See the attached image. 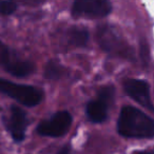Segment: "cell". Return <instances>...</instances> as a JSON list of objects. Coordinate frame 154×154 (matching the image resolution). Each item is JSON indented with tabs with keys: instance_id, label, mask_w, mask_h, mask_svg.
<instances>
[{
	"instance_id": "obj_1",
	"label": "cell",
	"mask_w": 154,
	"mask_h": 154,
	"mask_svg": "<svg viewBox=\"0 0 154 154\" xmlns=\"http://www.w3.org/2000/svg\"><path fill=\"white\" fill-rule=\"evenodd\" d=\"M117 130L120 135L128 138L154 137V119L137 108L126 106L119 113Z\"/></svg>"
},
{
	"instance_id": "obj_2",
	"label": "cell",
	"mask_w": 154,
	"mask_h": 154,
	"mask_svg": "<svg viewBox=\"0 0 154 154\" xmlns=\"http://www.w3.org/2000/svg\"><path fill=\"white\" fill-rule=\"evenodd\" d=\"M0 93L8 95L29 108L39 105L43 99V93L39 89L26 85L15 84L2 78H0Z\"/></svg>"
},
{
	"instance_id": "obj_3",
	"label": "cell",
	"mask_w": 154,
	"mask_h": 154,
	"mask_svg": "<svg viewBox=\"0 0 154 154\" xmlns=\"http://www.w3.org/2000/svg\"><path fill=\"white\" fill-rule=\"evenodd\" d=\"M97 39L103 51L114 56H119L132 60L134 54L122 36L110 26H103L98 29Z\"/></svg>"
},
{
	"instance_id": "obj_4",
	"label": "cell",
	"mask_w": 154,
	"mask_h": 154,
	"mask_svg": "<svg viewBox=\"0 0 154 154\" xmlns=\"http://www.w3.org/2000/svg\"><path fill=\"white\" fill-rule=\"evenodd\" d=\"M112 12L110 0H74L72 15L75 18H103Z\"/></svg>"
},
{
	"instance_id": "obj_5",
	"label": "cell",
	"mask_w": 154,
	"mask_h": 154,
	"mask_svg": "<svg viewBox=\"0 0 154 154\" xmlns=\"http://www.w3.org/2000/svg\"><path fill=\"white\" fill-rule=\"evenodd\" d=\"M114 96V88L111 86L103 87L98 93V97L87 105V115L95 124H100L107 119L109 105Z\"/></svg>"
},
{
	"instance_id": "obj_6",
	"label": "cell",
	"mask_w": 154,
	"mask_h": 154,
	"mask_svg": "<svg viewBox=\"0 0 154 154\" xmlns=\"http://www.w3.org/2000/svg\"><path fill=\"white\" fill-rule=\"evenodd\" d=\"M72 125V115L68 111H59L50 119L43 120L37 127V132L42 136L59 137L69 131Z\"/></svg>"
},
{
	"instance_id": "obj_7",
	"label": "cell",
	"mask_w": 154,
	"mask_h": 154,
	"mask_svg": "<svg viewBox=\"0 0 154 154\" xmlns=\"http://www.w3.org/2000/svg\"><path fill=\"white\" fill-rule=\"evenodd\" d=\"M0 66L16 77H26L34 71V64L26 60L15 59L9 48L0 39Z\"/></svg>"
},
{
	"instance_id": "obj_8",
	"label": "cell",
	"mask_w": 154,
	"mask_h": 154,
	"mask_svg": "<svg viewBox=\"0 0 154 154\" xmlns=\"http://www.w3.org/2000/svg\"><path fill=\"white\" fill-rule=\"evenodd\" d=\"M124 89L126 94L138 105L154 112V106L150 95V87L148 82H146L145 80L130 78L125 82Z\"/></svg>"
},
{
	"instance_id": "obj_9",
	"label": "cell",
	"mask_w": 154,
	"mask_h": 154,
	"mask_svg": "<svg viewBox=\"0 0 154 154\" xmlns=\"http://www.w3.org/2000/svg\"><path fill=\"white\" fill-rule=\"evenodd\" d=\"M26 126H28V120H26V112L17 106H13L11 109V117L8 128L14 140H23L26 136Z\"/></svg>"
},
{
	"instance_id": "obj_10",
	"label": "cell",
	"mask_w": 154,
	"mask_h": 154,
	"mask_svg": "<svg viewBox=\"0 0 154 154\" xmlns=\"http://www.w3.org/2000/svg\"><path fill=\"white\" fill-rule=\"evenodd\" d=\"M89 33L82 28H74L69 33V41L75 47H85L88 43Z\"/></svg>"
},
{
	"instance_id": "obj_11",
	"label": "cell",
	"mask_w": 154,
	"mask_h": 154,
	"mask_svg": "<svg viewBox=\"0 0 154 154\" xmlns=\"http://www.w3.org/2000/svg\"><path fill=\"white\" fill-rule=\"evenodd\" d=\"M63 75V66L57 61H52L48 62L47 66L45 68V77L48 79H58Z\"/></svg>"
},
{
	"instance_id": "obj_12",
	"label": "cell",
	"mask_w": 154,
	"mask_h": 154,
	"mask_svg": "<svg viewBox=\"0 0 154 154\" xmlns=\"http://www.w3.org/2000/svg\"><path fill=\"white\" fill-rule=\"evenodd\" d=\"M16 10H17V5L13 0H1L0 1V15H11Z\"/></svg>"
},
{
	"instance_id": "obj_13",
	"label": "cell",
	"mask_w": 154,
	"mask_h": 154,
	"mask_svg": "<svg viewBox=\"0 0 154 154\" xmlns=\"http://www.w3.org/2000/svg\"><path fill=\"white\" fill-rule=\"evenodd\" d=\"M148 52H149V49H148L147 45H140V57H141V59L145 61V63H146V61H147V59H148V57H147Z\"/></svg>"
},
{
	"instance_id": "obj_14",
	"label": "cell",
	"mask_w": 154,
	"mask_h": 154,
	"mask_svg": "<svg viewBox=\"0 0 154 154\" xmlns=\"http://www.w3.org/2000/svg\"><path fill=\"white\" fill-rule=\"evenodd\" d=\"M132 154H154V148L147 150H139V151H135Z\"/></svg>"
},
{
	"instance_id": "obj_15",
	"label": "cell",
	"mask_w": 154,
	"mask_h": 154,
	"mask_svg": "<svg viewBox=\"0 0 154 154\" xmlns=\"http://www.w3.org/2000/svg\"><path fill=\"white\" fill-rule=\"evenodd\" d=\"M57 154H70V149H69L68 147H64V148H62Z\"/></svg>"
},
{
	"instance_id": "obj_16",
	"label": "cell",
	"mask_w": 154,
	"mask_h": 154,
	"mask_svg": "<svg viewBox=\"0 0 154 154\" xmlns=\"http://www.w3.org/2000/svg\"><path fill=\"white\" fill-rule=\"evenodd\" d=\"M31 1H34V2H43L45 0H31Z\"/></svg>"
}]
</instances>
